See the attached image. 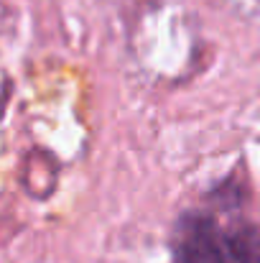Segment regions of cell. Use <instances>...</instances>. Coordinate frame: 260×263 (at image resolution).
Listing matches in <instances>:
<instances>
[{
  "label": "cell",
  "mask_w": 260,
  "mask_h": 263,
  "mask_svg": "<svg viewBox=\"0 0 260 263\" xmlns=\"http://www.w3.org/2000/svg\"><path fill=\"white\" fill-rule=\"evenodd\" d=\"M173 248L178 263H230L225 235L219 233L214 217L199 210L178 217Z\"/></svg>",
  "instance_id": "1"
},
{
  "label": "cell",
  "mask_w": 260,
  "mask_h": 263,
  "mask_svg": "<svg viewBox=\"0 0 260 263\" xmlns=\"http://www.w3.org/2000/svg\"><path fill=\"white\" fill-rule=\"evenodd\" d=\"M230 261L235 263H260V230L253 225H237L225 235Z\"/></svg>",
  "instance_id": "2"
}]
</instances>
